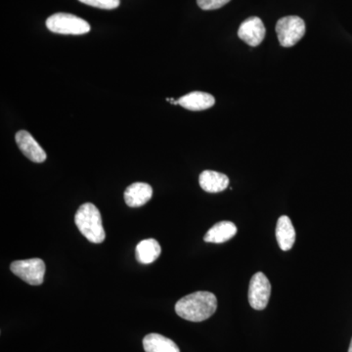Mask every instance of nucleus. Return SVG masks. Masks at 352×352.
I'll list each match as a JSON object with an SVG mask.
<instances>
[{
    "mask_svg": "<svg viewBox=\"0 0 352 352\" xmlns=\"http://www.w3.org/2000/svg\"><path fill=\"white\" fill-rule=\"evenodd\" d=\"M16 143L28 159L36 164L43 163L46 160V153L38 144L30 132L20 131L15 135Z\"/></svg>",
    "mask_w": 352,
    "mask_h": 352,
    "instance_id": "7",
    "label": "nucleus"
},
{
    "mask_svg": "<svg viewBox=\"0 0 352 352\" xmlns=\"http://www.w3.org/2000/svg\"><path fill=\"white\" fill-rule=\"evenodd\" d=\"M276 239L282 251H289L296 242V230L287 215L279 217L276 226Z\"/></svg>",
    "mask_w": 352,
    "mask_h": 352,
    "instance_id": "11",
    "label": "nucleus"
},
{
    "mask_svg": "<svg viewBox=\"0 0 352 352\" xmlns=\"http://www.w3.org/2000/svg\"><path fill=\"white\" fill-rule=\"evenodd\" d=\"M276 32L283 47H292L303 38L305 23L298 16H287L277 22Z\"/></svg>",
    "mask_w": 352,
    "mask_h": 352,
    "instance_id": "4",
    "label": "nucleus"
},
{
    "mask_svg": "<svg viewBox=\"0 0 352 352\" xmlns=\"http://www.w3.org/2000/svg\"><path fill=\"white\" fill-rule=\"evenodd\" d=\"M237 234V227L231 221H220L214 224L204 237V241L214 244H221L232 239Z\"/></svg>",
    "mask_w": 352,
    "mask_h": 352,
    "instance_id": "13",
    "label": "nucleus"
},
{
    "mask_svg": "<svg viewBox=\"0 0 352 352\" xmlns=\"http://www.w3.org/2000/svg\"><path fill=\"white\" fill-rule=\"evenodd\" d=\"M271 296V284L263 272L252 277L249 287V302L256 310H263L267 307Z\"/></svg>",
    "mask_w": 352,
    "mask_h": 352,
    "instance_id": "6",
    "label": "nucleus"
},
{
    "mask_svg": "<svg viewBox=\"0 0 352 352\" xmlns=\"http://www.w3.org/2000/svg\"><path fill=\"white\" fill-rule=\"evenodd\" d=\"M349 352H352V339H351V344H349Z\"/></svg>",
    "mask_w": 352,
    "mask_h": 352,
    "instance_id": "18",
    "label": "nucleus"
},
{
    "mask_svg": "<svg viewBox=\"0 0 352 352\" xmlns=\"http://www.w3.org/2000/svg\"><path fill=\"white\" fill-rule=\"evenodd\" d=\"M215 99L212 95L206 92L194 91L178 99V104L189 111H204L214 105Z\"/></svg>",
    "mask_w": 352,
    "mask_h": 352,
    "instance_id": "10",
    "label": "nucleus"
},
{
    "mask_svg": "<svg viewBox=\"0 0 352 352\" xmlns=\"http://www.w3.org/2000/svg\"><path fill=\"white\" fill-rule=\"evenodd\" d=\"M153 188L147 183L136 182L129 185L124 192V201L129 207L139 208L151 200Z\"/></svg>",
    "mask_w": 352,
    "mask_h": 352,
    "instance_id": "9",
    "label": "nucleus"
},
{
    "mask_svg": "<svg viewBox=\"0 0 352 352\" xmlns=\"http://www.w3.org/2000/svg\"><path fill=\"white\" fill-rule=\"evenodd\" d=\"M217 309V296L210 292H196L180 298L175 305L178 316L191 322H203Z\"/></svg>",
    "mask_w": 352,
    "mask_h": 352,
    "instance_id": "1",
    "label": "nucleus"
},
{
    "mask_svg": "<svg viewBox=\"0 0 352 352\" xmlns=\"http://www.w3.org/2000/svg\"><path fill=\"white\" fill-rule=\"evenodd\" d=\"M201 188L208 193H219L228 187L229 178L223 173L214 170H205L199 177Z\"/></svg>",
    "mask_w": 352,
    "mask_h": 352,
    "instance_id": "12",
    "label": "nucleus"
},
{
    "mask_svg": "<svg viewBox=\"0 0 352 352\" xmlns=\"http://www.w3.org/2000/svg\"><path fill=\"white\" fill-rule=\"evenodd\" d=\"M265 27L258 17H251L245 20L238 30V36L252 47L258 46L265 38Z\"/></svg>",
    "mask_w": 352,
    "mask_h": 352,
    "instance_id": "8",
    "label": "nucleus"
},
{
    "mask_svg": "<svg viewBox=\"0 0 352 352\" xmlns=\"http://www.w3.org/2000/svg\"><path fill=\"white\" fill-rule=\"evenodd\" d=\"M145 352H180L173 340L160 333H149L143 339Z\"/></svg>",
    "mask_w": 352,
    "mask_h": 352,
    "instance_id": "14",
    "label": "nucleus"
},
{
    "mask_svg": "<svg viewBox=\"0 0 352 352\" xmlns=\"http://www.w3.org/2000/svg\"><path fill=\"white\" fill-rule=\"evenodd\" d=\"M162 254V248L157 241L147 239L141 241L136 247V259L141 264H151L156 261Z\"/></svg>",
    "mask_w": 352,
    "mask_h": 352,
    "instance_id": "15",
    "label": "nucleus"
},
{
    "mask_svg": "<svg viewBox=\"0 0 352 352\" xmlns=\"http://www.w3.org/2000/svg\"><path fill=\"white\" fill-rule=\"evenodd\" d=\"M75 222L78 230L89 242L101 244L106 238L102 217L94 204L85 203L76 212Z\"/></svg>",
    "mask_w": 352,
    "mask_h": 352,
    "instance_id": "2",
    "label": "nucleus"
},
{
    "mask_svg": "<svg viewBox=\"0 0 352 352\" xmlns=\"http://www.w3.org/2000/svg\"><path fill=\"white\" fill-rule=\"evenodd\" d=\"M87 6L96 7V8L112 10L120 6V0H78Z\"/></svg>",
    "mask_w": 352,
    "mask_h": 352,
    "instance_id": "16",
    "label": "nucleus"
},
{
    "mask_svg": "<svg viewBox=\"0 0 352 352\" xmlns=\"http://www.w3.org/2000/svg\"><path fill=\"white\" fill-rule=\"evenodd\" d=\"M231 0H197L199 7L203 10H215L221 8Z\"/></svg>",
    "mask_w": 352,
    "mask_h": 352,
    "instance_id": "17",
    "label": "nucleus"
},
{
    "mask_svg": "<svg viewBox=\"0 0 352 352\" xmlns=\"http://www.w3.org/2000/svg\"><path fill=\"white\" fill-rule=\"evenodd\" d=\"M10 270L13 274L21 278L25 283L39 286L43 283L45 274V263L41 258H30L14 261Z\"/></svg>",
    "mask_w": 352,
    "mask_h": 352,
    "instance_id": "5",
    "label": "nucleus"
},
{
    "mask_svg": "<svg viewBox=\"0 0 352 352\" xmlns=\"http://www.w3.org/2000/svg\"><path fill=\"white\" fill-rule=\"evenodd\" d=\"M46 27L50 32L60 34L80 36L90 32L87 21L69 13H56L46 20Z\"/></svg>",
    "mask_w": 352,
    "mask_h": 352,
    "instance_id": "3",
    "label": "nucleus"
}]
</instances>
